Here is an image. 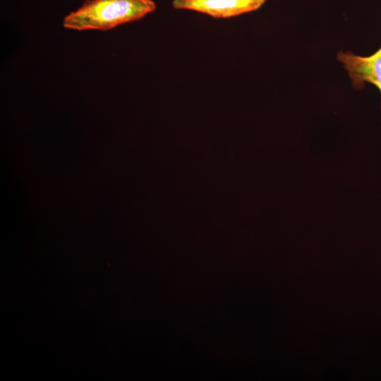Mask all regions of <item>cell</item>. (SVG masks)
<instances>
[{"instance_id":"obj_1","label":"cell","mask_w":381,"mask_h":381,"mask_svg":"<svg viewBox=\"0 0 381 381\" xmlns=\"http://www.w3.org/2000/svg\"><path fill=\"white\" fill-rule=\"evenodd\" d=\"M155 9L152 0H86L64 18L63 25L78 31H105L139 20Z\"/></svg>"},{"instance_id":"obj_3","label":"cell","mask_w":381,"mask_h":381,"mask_svg":"<svg viewBox=\"0 0 381 381\" xmlns=\"http://www.w3.org/2000/svg\"><path fill=\"white\" fill-rule=\"evenodd\" d=\"M337 59L344 64L355 89L361 90L365 83H369L374 85L381 95V47L368 56L339 52Z\"/></svg>"},{"instance_id":"obj_2","label":"cell","mask_w":381,"mask_h":381,"mask_svg":"<svg viewBox=\"0 0 381 381\" xmlns=\"http://www.w3.org/2000/svg\"><path fill=\"white\" fill-rule=\"evenodd\" d=\"M267 0H173L176 9L190 10L214 18H228L259 9Z\"/></svg>"}]
</instances>
